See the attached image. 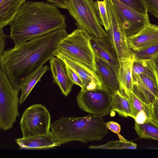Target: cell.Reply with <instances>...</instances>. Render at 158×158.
<instances>
[{"label":"cell","instance_id":"obj_26","mask_svg":"<svg viewBox=\"0 0 158 158\" xmlns=\"http://www.w3.org/2000/svg\"><path fill=\"white\" fill-rule=\"evenodd\" d=\"M107 0H98L95 2L101 25L104 27L106 31L108 30L110 26L107 9Z\"/></svg>","mask_w":158,"mask_h":158},{"label":"cell","instance_id":"obj_36","mask_svg":"<svg viewBox=\"0 0 158 158\" xmlns=\"http://www.w3.org/2000/svg\"><path fill=\"white\" fill-rule=\"evenodd\" d=\"M155 64L158 79V57L153 60Z\"/></svg>","mask_w":158,"mask_h":158},{"label":"cell","instance_id":"obj_14","mask_svg":"<svg viewBox=\"0 0 158 158\" xmlns=\"http://www.w3.org/2000/svg\"><path fill=\"white\" fill-rule=\"evenodd\" d=\"M90 42L95 56L111 67L117 76L119 67L118 59L107 37L90 38Z\"/></svg>","mask_w":158,"mask_h":158},{"label":"cell","instance_id":"obj_18","mask_svg":"<svg viewBox=\"0 0 158 158\" xmlns=\"http://www.w3.org/2000/svg\"><path fill=\"white\" fill-rule=\"evenodd\" d=\"M96 73L104 87L113 92L119 90L117 76L114 71L95 56Z\"/></svg>","mask_w":158,"mask_h":158},{"label":"cell","instance_id":"obj_9","mask_svg":"<svg viewBox=\"0 0 158 158\" xmlns=\"http://www.w3.org/2000/svg\"><path fill=\"white\" fill-rule=\"evenodd\" d=\"M106 6L110 23L109 28L106 31L107 39L116 52L119 61L123 58L133 59V51L128 46L127 37L119 23L111 0H107Z\"/></svg>","mask_w":158,"mask_h":158},{"label":"cell","instance_id":"obj_19","mask_svg":"<svg viewBox=\"0 0 158 158\" xmlns=\"http://www.w3.org/2000/svg\"><path fill=\"white\" fill-rule=\"evenodd\" d=\"M26 0H0V28L9 24Z\"/></svg>","mask_w":158,"mask_h":158},{"label":"cell","instance_id":"obj_1","mask_svg":"<svg viewBox=\"0 0 158 158\" xmlns=\"http://www.w3.org/2000/svg\"><path fill=\"white\" fill-rule=\"evenodd\" d=\"M56 29L15 44L0 55V69L14 88L20 91L31 76L58 52V45L68 35Z\"/></svg>","mask_w":158,"mask_h":158},{"label":"cell","instance_id":"obj_30","mask_svg":"<svg viewBox=\"0 0 158 158\" xmlns=\"http://www.w3.org/2000/svg\"><path fill=\"white\" fill-rule=\"evenodd\" d=\"M66 65L67 74L70 80L74 84L77 85L81 88L82 82L79 76L73 69L66 64Z\"/></svg>","mask_w":158,"mask_h":158},{"label":"cell","instance_id":"obj_31","mask_svg":"<svg viewBox=\"0 0 158 158\" xmlns=\"http://www.w3.org/2000/svg\"><path fill=\"white\" fill-rule=\"evenodd\" d=\"M151 119L158 124V92L156 97L151 106Z\"/></svg>","mask_w":158,"mask_h":158},{"label":"cell","instance_id":"obj_15","mask_svg":"<svg viewBox=\"0 0 158 158\" xmlns=\"http://www.w3.org/2000/svg\"><path fill=\"white\" fill-rule=\"evenodd\" d=\"M49 60L53 83L56 84L62 93L67 97L72 91L74 84L68 77L66 64L62 59L56 56L51 58Z\"/></svg>","mask_w":158,"mask_h":158},{"label":"cell","instance_id":"obj_8","mask_svg":"<svg viewBox=\"0 0 158 158\" xmlns=\"http://www.w3.org/2000/svg\"><path fill=\"white\" fill-rule=\"evenodd\" d=\"M112 93L104 87L85 92L80 90L77 97V105L81 109L90 114L106 115L112 110Z\"/></svg>","mask_w":158,"mask_h":158},{"label":"cell","instance_id":"obj_35","mask_svg":"<svg viewBox=\"0 0 158 158\" xmlns=\"http://www.w3.org/2000/svg\"><path fill=\"white\" fill-rule=\"evenodd\" d=\"M7 37L4 34L3 28H0V55L5 51V47L6 44V40Z\"/></svg>","mask_w":158,"mask_h":158},{"label":"cell","instance_id":"obj_34","mask_svg":"<svg viewBox=\"0 0 158 158\" xmlns=\"http://www.w3.org/2000/svg\"><path fill=\"white\" fill-rule=\"evenodd\" d=\"M148 118L145 112L143 110H141L136 115L134 119L135 123H137L142 124L145 123Z\"/></svg>","mask_w":158,"mask_h":158},{"label":"cell","instance_id":"obj_25","mask_svg":"<svg viewBox=\"0 0 158 158\" xmlns=\"http://www.w3.org/2000/svg\"><path fill=\"white\" fill-rule=\"evenodd\" d=\"M131 105L134 119L137 113L141 110H144L148 118L151 119V107L143 102L132 91L128 97Z\"/></svg>","mask_w":158,"mask_h":158},{"label":"cell","instance_id":"obj_12","mask_svg":"<svg viewBox=\"0 0 158 158\" xmlns=\"http://www.w3.org/2000/svg\"><path fill=\"white\" fill-rule=\"evenodd\" d=\"M132 91L151 107L158 92V82L143 74L132 75Z\"/></svg>","mask_w":158,"mask_h":158},{"label":"cell","instance_id":"obj_16","mask_svg":"<svg viewBox=\"0 0 158 158\" xmlns=\"http://www.w3.org/2000/svg\"><path fill=\"white\" fill-rule=\"evenodd\" d=\"M20 149L45 150L54 148L62 144L52 133L15 139Z\"/></svg>","mask_w":158,"mask_h":158},{"label":"cell","instance_id":"obj_27","mask_svg":"<svg viewBox=\"0 0 158 158\" xmlns=\"http://www.w3.org/2000/svg\"><path fill=\"white\" fill-rule=\"evenodd\" d=\"M133 52L134 59L153 60L158 57V44L139 51Z\"/></svg>","mask_w":158,"mask_h":158},{"label":"cell","instance_id":"obj_17","mask_svg":"<svg viewBox=\"0 0 158 158\" xmlns=\"http://www.w3.org/2000/svg\"><path fill=\"white\" fill-rule=\"evenodd\" d=\"M134 59L123 58L119 61L117 77L121 93L128 97L133 88L132 69Z\"/></svg>","mask_w":158,"mask_h":158},{"label":"cell","instance_id":"obj_24","mask_svg":"<svg viewBox=\"0 0 158 158\" xmlns=\"http://www.w3.org/2000/svg\"><path fill=\"white\" fill-rule=\"evenodd\" d=\"M119 138V140L110 141L106 144L102 145H91L89 149H135L137 144L126 140L120 134L118 135Z\"/></svg>","mask_w":158,"mask_h":158},{"label":"cell","instance_id":"obj_2","mask_svg":"<svg viewBox=\"0 0 158 158\" xmlns=\"http://www.w3.org/2000/svg\"><path fill=\"white\" fill-rule=\"evenodd\" d=\"M8 36L15 44L54 30L65 28V18L58 7L44 2L28 1L9 23Z\"/></svg>","mask_w":158,"mask_h":158},{"label":"cell","instance_id":"obj_5","mask_svg":"<svg viewBox=\"0 0 158 158\" xmlns=\"http://www.w3.org/2000/svg\"><path fill=\"white\" fill-rule=\"evenodd\" d=\"M90 38L81 29L68 34L59 43L58 52L95 71V55Z\"/></svg>","mask_w":158,"mask_h":158},{"label":"cell","instance_id":"obj_22","mask_svg":"<svg viewBox=\"0 0 158 158\" xmlns=\"http://www.w3.org/2000/svg\"><path fill=\"white\" fill-rule=\"evenodd\" d=\"M49 69V68L47 65L43 66L31 76L21 89L19 104L21 105L23 103L36 84Z\"/></svg>","mask_w":158,"mask_h":158},{"label":"cell","instance_id":"obj_21","mask_svg":"<svg viewBox=\"0 0 158 158\" xmlns=\"http://www.w3.org/2000/svg\"><path fill=\"white\" fill-rule=\"evenodd\" d=\"M132 73V75L145 74L158 82L156 70L152 60L134 59Z\"/></svg>","mask_w":158,"mask_h":158},{"label":"cell","instance_id":"obj_32","mask_svg":"<svg viewBox=\"0 0 158 158\" xmlns=\"http://www.w3.org/2000/svg\"><path fill=\"white\" fill-rule=\"evenodd\" d=\"M106 128L111 131L117 134H119L121 131L120 125L116 122L111 121L105 123Z\"/></svg>","mask_w":158,"mask_h":158},{"label":"cell","instance_id":"obj_28","mask_svg":"<svg viewBox=\"0 0 158 158\" xmlns=\"http://www.w3.org/2000/svg\"><path fill=\"white\" fill-rule=\"evenodd\" d=\"M131 7L139 13H148L146 7L142 0H118Z\"/></svg>","mask_w":158,"mask_h":158},{"label":"cell","instance_id":"obj_29","mask_svg":"<svg viewBox=\"0 0 158 158\" xmlns=\"http://www.w3.org/2000/svg\"><path fill=\"white\" fill-rule=\"evenodd\" d=\"M148 12L158 19V0H142Z\"/></svg>","mask_w":158,"mask_h":158},{"label":"cell","instance_id":"obj_6","mask_svg":"<svg viewBox=\"0 0 158 158\" xmlns=\"http://www.w3.org/2000/svg\"><path fill=\"white\" fill-rule=\"evenodd\" d=\"M19 90L15 89L6 73L0 69V127L6 131L13 127L19 115Z\"/></svg>","mask_w":158,"mask_h":158},{"label":"cell","instance_id":"obj_11","mask_svg":"<svg viewBox=\"0 0 158 158\" xmlns=\"http://www.w3.org/2000/svg\"><path fill=\"white\" fill-rule=\"evenodd\" d=\"M55 56L62 59L78 74L82 82L81 91L85 92L104 87L96 71L58 52Z\"/></svg>","mask_w":158,"mask_h":158},{"label":"cell","instance_id":"obj_13","mask_svg":"<svg viewBox=\"0 0 158 158\" xmlns=\"http://www.w3.org/2000/svg\"><path fill=\"white\" fill-rule=\"evenodd\" d=\"M133 51H139L158 44V25L151 23L136 33L127 37Z\"/></svg>","mask_w":158,"mask_h":158},{"label":"cell","instance_id":"obj_33","mask_svg":"<svg viewBox=\"0 0 158 158\" xmlns=\"http://www.w3.org/2000/svg\"><path fill=\"white\" fill-rule=\"evenodd\" d=\"M58 8L68 9V0H46Z\"/></svg>","mask_w":158,"mask_h":158},{"label":"cell","instance_id":"obj_20","mask_svg":"<svg viewBox=\"0 0 158 158\" xmlns=\"http://www.w3.org/2000/svg\"><path fill=\"white\" fill-rule=\"evenodd\" d=\"M111 97L112 110L122 117H130L134 118L132 108L128 98L122 94L119 90L112 92Z\"/></svg>","mask_w":158,"mask_h":158},{"label":"cell","instance_id":"obj_7","mask_svg":"<svg viewBox=\"0 0 158 158\" xmlns=\"http://www.w3.org/2000/svg\"><path fill=\"white\" fill-rule=\"evenodd\" d=\"M51 116L42 104H34L26 109L21 118L20 126L23 137L47 134L50 132Z\"/></svg>","mask_w":158,"mask_h":158},{"label":"cell","instance_id":"obj_4","mask_svg":"<svg viewBox=\"0 0 158 158\" xmlns=\"http://www.w3.org/2000/svg\"><path fill=\"white\" fill-rule=\"evenodd\" d=\"M68 11L76 21L78 28L82 30L90 38L107 37L94 0H68Z\"/></svg>","mask_w":158,"mask_h":158},{"label":"cell","instance_id":"obj_23","mask_svg":"<svg viewBox=\"0 0 158 158\" xmlns=\"http://www.w3.org/2000/svg\"><path fill=\"white\" fill-rule=\"evenodd\" d=\"M134 128L140 138L158 141V124L151 119L148 118L142 124H138L135 123Z\"/></svg>","mask_w":158,"mask_h":158},{"label":"cell","instance_id":"obj_10","mask_svg":"<svg viewBox=\"0 0 158 158\" xmlns=\"http://www.w3.org/2000/svg\"><path fill=\"white\" fill-rule=\"evenodd\" d=\"M121 25L127 37L139 32L150 23L148 13L143 14L118 0H111Z\"/></svg>","mask_w":158,"mask_h":158},{"label":"cell","instance_id":"obj_3","mask_svg":"<svg viewBox=\"0 0 158 158\" xmlns=\"http://www.w3.org/2000/svg\"><path fill=\"white\" fill-rule=\"evenodd\" d=\"M50 131L61 144L72 141L82 143L102 140L108 133L102 116L60 117L51 124Z\"/></svg>","mask_w":158,"mask_h":158}]
</instances>
